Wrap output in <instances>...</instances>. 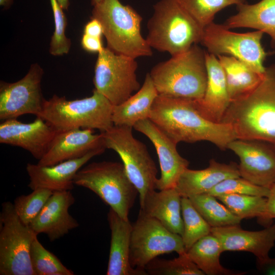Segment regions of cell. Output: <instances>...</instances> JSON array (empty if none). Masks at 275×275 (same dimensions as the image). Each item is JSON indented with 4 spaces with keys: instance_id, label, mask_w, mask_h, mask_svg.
Instances as JSON below:
<instances>
[{
    "instance_id": "1",
    "label": "cell",
    "mask_w": 275,
    "mask_h": 275,
    "mask_svg": "<svg viewBox=\"0 0 275 275\" xmlns=\"http://www.w3.org/2000/svg\"><path fill=\"white\" fill-rule=\"evenodd\" d=\"M149 119L177 144L206 141L225 150L237 139L232 125L207 120L196 109L193 100L158 95Z\"/></svg>"
},
{
    "instance_id": "2",
    "label": "cell",
    "mask_w": 275,
    "mask_h": 275,
    "mask_svg": "<svg viewBox=\"0 0 275 275\" xmlns=\"http://www.w3.org/2000/svg\"><path fill=\"white\" fill-rule=\"evenodd\" d=\"M221 123L232 125L237 139L260 140L275 146V64L266 67L254 90L231 101Z\"/></svg>"
},
{
    "instance_id": "3",
    "label": "cell",
    "mask_w": 275,
    "mask_h": 275,
    "mask_svg": "<svg viewBox=\"0 0 275 275\" xmlns=\"http://www.w3.org/2000/svg\"><path fill=\"white\" fill-rule=\"evenodd\" d=\"M206 53L194 44L186 52L154 66L149 74L158 95L202 99L207 82Z\"/></svg>"
},
{
    "instance_id": "4",
    "label": "cell",
    "mask_w": 275,
    "mask_h": 275,
    "mask_svg": "<svg viewBox=\"0 0 275 275\" xmlns=\"http://www.w3.org/2000/svg\"><path fill=\"white\" fill-rule=\"evenodd\" d=\"M149 46L171 56L186 52L201 42L204 29L177 0H159L147 22Z\"/></svg>"
},
{
    "instance_id": "5",
    "label": "cell",
    "mask_w": 275,
    "mask_h": 275,
    "mask_svg": "<svg viewBox=\"0 0 275 275\" xmlns=\"http://www.w3.org/2000/svg\"><path fill=\"white\" fill-rule=\"evenodd\" d=\"M91 18L101 23L106 47L113 52L136 59L152 55L141 33L143 18L130 6L119 0H101L93 6Z\"/></svg>"
},
{
    "instance_id": "6",
    "label": "cell",
    "mask_w": 275,
    "mask_h": 275,
    "mask_svg": "<svg viewBox=\"0 0 275 275\" xmlns=\"http://www.w3.org/2000/svg\"><path fill=\"white\" fill-rule=\"evenodd\" d=\"M113 107L108 99L94 89L91 96L75 100L54 95L44 100L42 111L36 117L56 130L87 128L103 132L114 125Z\"/></svg>"
},
{
    "instance_id": "7",
    "label": "cell",
    "mask_w": 275,
    "mask_h": 275,
    "mask_svg": "<svg viewBox=\"0 0 275 275\" xmlns=\"http://www.w3.org/2000/svg\"><path fill=\"white\" fill-rule=\"evenodd\" d=\"M74 183L92 191L120 216L129 220L130 210L139 192L128 177L123 163H90L77 172Z\"/></svg>"
},
{
    "instance_id": "8",
    "label": "cell",
    "mask_w": 275,
    "mask_h": 275,
    "mask_svg": "<svg viewBox=\"0 0 275 275\" xmlns=\"http://www.w3.org/2000/svg\"><path fill=\"white\" fill-rule=\"evenodd\" d=\"M132 128L114 125L101 133L105 148L120 156L141 201L148 193L156 189L157 170L146 146L133 136Z\"/></svg>"
},
{
    "instance_id": "9",
    "label": "cell",
    "mask_w": 275,
    "mask_h": 275,
    "mask_svg": "<svg viewBox=\"0 0 275 275\" xmlns=\"http://www.w3.org/2000/svg\"><path fill=\"white\" fill-rule=\"evenodd\" d=\"M29 225L23 223L13 203L5 202L0 212V274L35 275L30 249L35 236Z\"/></svg>"
},
{
    "instance_id": "10",
    "label": "cell",
    "mask_w": 275,
    "mask_h": 275,
    "mask_svg": "<svg viewBox=\"0 0 275 275\" xmlns=\"http://www.w3.org/2000/svg\"><path fill=\"white\" fill-rule=\"evenodd\" d=\"M136 59L116 53L104 47L98 53L94 67L95 90L113 105L121 104L141 88Z\"/></svg>"
},
{
    "instance_id": "11",
    "label": "cell",
    "mask_w": 275,
    "mask_h": 275,
    "mask_svg": "<svg viewBox=\"0 0 275 275\" xmlns=\"http://www.w3.org/2000/svg\"><path fill=\"white\" fill-rule=\"evenodd\" d=\"M186 252L181 236L173 233L158 221L141 210L132 225L130 262L132 267L145 270L147 264L159 255Z\"/></svg>"
},
{
    "instance_id": "12",
    "label": "cell",
    "mask_w": 275,
    "mask_h": 275,
    "mask_svg": "<svg viewBox=\"0 0 275 275\" xmlns=\"http://www.w3.org/2000/svg\"><path fill=\"white\" fill-rule=\"evenodd\" d=\"M263 34V32L257 30L235 33L223 24L212 22L204 28L200 43L210 53L234 57L263 74L266 69L263 64L267 56L261 44Z\"/></svg>"
},
{
    "instance_id": "13",
    "label": "cell",
    "mask_w": 275,
    "mask_h": 275,
    "mask_svg": "<svg viewBox=\"0 0 275 275\" xmlns=\"http://www.w3.org/2000/svg\"><path fill=\"white\" fill-rule=\"evenodd\" d=\"M44 71L37 63L33 64L26 74L14 82L0 83V119L17 118L25 114L37 116L45 100L41 82Z\"/></svg>"
},
{
    "instance_id": "14",
    "label": "cell",
    "mask_w": 275,
    "mask_h": 275,
    "mask_svg": "<svg viewBox=\"0 0 275 275\" xmlns=\"http://www.w3.org/2000/svg\"><path fill=\"white\" fill-rule=\"evenodd\" d=\"M227 149L239 158L241 177L269 188L275 183V146L260 140L235 139Z\"/></svg>"
},
{
    "instance_id": "15",
    "label": "cell",
    "mask_w": 275,
    "mask_h": 275,
    "mask_svg": "<svg viewBox=\"0 0 275 275\" xmlns=\"http://www.w3.org/2000/svg\"><path fill=\"white\" fill-rule=\"evenodd\" d=\"M145 135L153 144L158 156L161 175L156 189L160 190L175 187L189 162L177 150V144L170 139L149 119L140 120L133 127Z\"/></svg>"
},
{
    "instance_id": "16",
    "label": "cell",
    "mask_w": 275,
    "mask_h": 275,
    "mask_svg": "<svg viewBox=\"0 0 275 275\" xmlns=\"http://www.w3.org/2000/svg\"><path fill=\"white\" fill-rule=\"evenodd\" d=\"M0 143L19 147L39 160L46 154L57 130L41 118L24 123L17 118L2 121Z\"/></svg>"
},
{
    "instance_id": "17",
    "label": "cell",
    "mask_w": 275,
    "mask_h": 275,
    "mask_svg": "<svg viewBox=\"0 0 275 275\" xmlns=\"http://www.w3.org/2000/svg\"><path fill=\"white\" fill-rule=\"evenodd\" d=\"M100 149H106L101 132L94 134L93 129L87 128L57 130L48 151L37 164L52 166Z\"/></svg>"
},
{
    "instance_id": "18",
    "label": "cell",
    "mask_w": 275,
    "mask_h": 275,
    "mask_svg": "<svg viewBox=\"0 0 275 275\" xmlns=\"http://www.w3.org/2000/svg\"><path fill=\"white\" fill-rule=\"evenodd\" d=\"M74 202L70 190L53 192L30 227L38 235L46 234L50 241L63 237L79 226L69 213V207Z\"/></svg>"
},
{
    "instance_id": "19",
    "label": "cell",
    "mask_w": 275,
    "mask_h": 275,
    "mask_svg": "<svg viewBox=\"0 0 275 275\" xmlns=\"http://www.w3.org/2000/svg\"><path fill=\"white\" fill-rule=\"evenodd\" d=\"M105 149L93 150L81 157L52 166L28 163L26 170L30 180L28 186L32 190L43 188L53 192L71 190L73 188L77 172L92 158L101 154Z\"/></svg>"
},
{
    "instance_id": "20",
    "label": "cell",
    "mask_w": 275,
    "mask_h": 275,
    "mask_svg": "<svg viewBox=\"0 0 275 275\" xmlns=\"http://www.w3.org/2000/svg\"><path fill=\"white\" fill-rule=\"evenodd\" d=\"M211 233L218 239L223 252H248L257 260H262L269 257V252L274 245L275 224L257 231L244 230L239 225L213 227Z\"/></svg>"
},
{
    "instance_id": "21",
    "label": "cell",
    "mask_w": 275,
    "mask_h": 275,
    "mask_svg": "<svg viewBox=\"0 0 275 275\" xmlns=\"http://www.w3.org/2000/svg\"><path fill=\"white\" fill-rule=\"evenodd\" d=\"M207 82L202 99L194 100L198 112L206 119L221 123L228 108L229 97L225 73L217 57L206 51Z\"/></svg>"
},
{
    "instance_id": "22",
    "label": "cell",
    "mask_w": 275,
    "mask_h": 275,
    "mask_svg": "<svg viewBox=\"0 0 275 275\" xmlns=\"http://www.w3.org/2000/svg\"><path fill=\"white\" fill-rule=\"evenodd\" d=\"M107 221L111 239L107 275H146L145 270L132 267L130 262V246L132 225L129 220L120 216L109 208Z\"/></svg>"
},
{
    "instance_id": "23",
    "label": "cell",
    "mask_w": 275,
    "mask_h": 275,
    "mask_svg": "<svg viewBox=\"0 0 275 275\" xmlns=\"http://www.w3.org/2000/svg\"><path fill=\"white\" fill-rule=\"evenodd\" d=\"M240 177L238 165L219 163L211 159L208 167L194 170L186 169L180 175L175 188L182 197L208 193L222 181Z\"/></svg>"
},
{
    "instance_id": "24",
    "label": "cell",
    "mask_w": 275,
    "mask_h": 275,
    "mask_svg": "<svg viewBox=\"0 0 275 275\" xmlns=\"http://www.w3.org/2000/svg\"><path fill=\"white\" fill-rule=\"evenodd\" d=\"M181 198L175 187L154 190L140 201V210L158 221L171 232L182 236L184 228Z\"/></svg>"
},
{
    "instance_id": "25",
    "label": "cell",
    "mask_w": 275,
    "mask_h": 275,
    "mask_svg": "<svg viewBox=\"0 0 275 275\" xmlns=\"http://www.w3.org/2000/svg\"><path fill=\"white\" fill-rule=\"evenodd\" d=\"M158 94L149 73L140 89L120 104L113 105L112 121L115 126L133 127L138 121L149 119L153 103Z\"/></svg>"
},
{
    "instance_id": "26",
    "label": "cell",
    "mask_w": 275,
    "mask_h": 275,
    "mask_svg": "<svg viewBox=\"0 0 275 275\" xmlns=\"http://www.w3.org/2000/svg\"><path fill=\"white\" fill-rule=\"evenodd\" d=\"M237 6L236 14L229 17L223 25L230 30L248 28L268 35L275 45V0H261L254 4Z\"/></svg>"
},
{
    "instance_id": "27",
    "label": "cell",
    "mask_w": 275,
    "mask_h": 275,
    "mask_svg": "<svg viewBox=\"0 0 275 275\" xmlns=\"http://www.w3.org/2000/svg\"><path fill=\"white\" fill-rule=\"evenodd\" d=\"M216 57L225 73L231 101L252 91L263 77L264 73L257 72L234 57L225 55Z\"/></svg>"
},
{
    "instance_id": "28",
    "label": "cell",
    "mask_w": 275,
    "mask_h": 275,
    "mask_svg": "<svg viewBox=\"0 0 275 275\" xmlns=\"http://www.w3.org/2000/svg\"><path fill=\"white\" fill-rule=\"evenodd\" d=\"M221 244L211 233L195 242L186 252L191 261L207 275H240L243 272L234 271L224 267L219 261L223 253Z\"/></svg>"
},
{
    "instance_id": "29",
    "label": "cell",
    "mask_w": 275,
    "mask_h": 275,
    "mask_svg": "<svg viewBox=\"0 0 275 275\" xmlns=\"http://www.w3.org/2000/svg\"><path fill=\"white\" fill-rule=\"evenodd\" d=\"M188 198L211 228L239 225L242 220L232 213L224 204L219 203L213 195L203 194Z\"/></svg>"
},
{
    "instance_id": "30",
    "label": "cell",
    "mask_w": 275,
    "mask_h": 275,
    "mask_svg": "<svg viewBox=\"0 0 275 275\" xmlns=\"http://www.w3.org/2000/svg\"><path fill=\"white\" fill-rule=\"evenodd\" d=\"M183 233L181 236L186 252L198 240L211 233V226L195 208L188 198H181Z\"/></svg>"
},
{
    "instance_id": "31",
    "label": "cell",
    "mask_w": 275,
    "mask_h": 275,
    "mask_svg": "<svg viewBox=\"0 0 275 275\" xmlns=\"http://www.w3.org/2000/svg\"><path fill=\"white\" fill-rule=\"evenodd\" d=\"M216 197L241 219L255 217L261 219L264 214L266 197L236 194H224Z\"/></svg>"
},
{
    "instance_id": "32",
    "label": "cell",
    "mask_w": 275,
    "mask_h": 275,
    "mask_svg": "<svg viewBox=\"0 0 275 275\" xmlns=\"http://www.w3.org/2000/svg\"><path fill=\"white\" fill-rule=\"evenodd\" d=\"M180 5L203 29L213 22L219 11L232 5L247 3L246 0H177Z\"/></svg>"
},
{
    "instance_id": "33",
    "label": "cell",
    "mask_w": 275,
    "mask_h": 275,
    "mask_svg": "<svg viewBox=\"0 0 275 275\" xmlns=\"http://www.w3.org/2000/svg\"><path fill=\"white\" fill-rule=\"evenodd\" d=\"M30 258L35 275H73L51 252L40 242L37 235L34 238L30 249Z\"/></svg>"
},
{
    "instance_id": "34",
    "label": "cell",
    "mask_w": 275,
    "mask_h": 275,
    "mask_svg": "<svg viewBox=\"0 0 275 275\" xmlns=\"http://www.w3.org/2000/svg\"><path fill=\"white\" fill-rule=\"evenodd\" d=\"M173 259L155 258L145 267L147 274L204 275V272L191 261L186 252Z\"/></svg>"
},
{
    "instance_id": "35",
    "label": "cell",
    "mask_w": 275,
    "mask_h": 275,
    "mask_svg": "<svg viewBox=\"0 0 275 275\" xmlns=\"http://www.w3.org/2000/svg\"><path fill=\"white\" fill-rule=\"evenodd\" d=\"M52 193L53 191L48 189L39 188L33 190L30 194L17 197L13 204L21 222L26 225H30Z\"/></svg>"
},
{
    "instance_id": "36",
    "label": "cell",
    "mask_w": 275,
    "mask_h": 275,
    "mask_svg": "<svg viewBox=\"0 0 275 275\" xmlns=\"http://www.w3.org/2000/svg\"><path fill=\"white\" fill-rule=\"evenodd\" d=\"M49 1L53 12L54 30L51 37L49 51L52 56H63L69 52L71 45V40L65 35L67 20L63 9L57 0Z\"/></svg>"
},
{
    "instance_id": "37",
    "label": "cell",
    "mask_w": 275,
    "mask_h": 275,
    "mask_svg": "<svg viewBox=\"0 0 275 275\" xmlns=\"http://www.w3.org/2000/svg\"><path fill=\"white\" fill-rule=\"evenodd\" d=\"M270 189L255 184L241 177L225 179L211 189L208 193L217 197L224 194H236L257 196L267 198Z\"/></svg>"
},
{
    "instance_id": "38",
    "label": "cell",
    "mask_w": 275,
    "mask_h": 275,
    "mask_svg": "<svg viewBox=\"0 0 275 275\" xmlns=\"http://www.w3.org/2000/svg\"><path fill=\"white\" fill-rule=\"evenodd\" d=\"M82 48L86 51L91 53H99L104 48L102 45V38L84 34L81 39Z\"/></svg>"
},
{
    "instance_id": "39",
    "label": "cell",
    "mask_w": 275,
    "mask_h": 275,
    "mask_svg": "<svg viewBox=\"0 0 275 275\" xmlns=\"http://www.w3.org/2000/svg\"><path fill=\"white\" fill-rule=\"evenodd\" d=\"M268 196L266 198V204L264 214L261 219L263 222H268L275 218V183L269 188Z\"/></svg>"
},
{
    "instance_id": "40",
    "label": "cell",
    "mask_w": 275,
    "mask_h": 275,
    "mask_svg": "<svg viewBox=\"0 0 275 275\" xmlns=\"http://www.w3.org/2000/svg\"><path fill=\"white\" fill-rule=\"evenodd\" d=\"M84 34L102 38L103 30L101 23L98 19L91 18L85 25Z\"/></svg>"
},
{
    "instance_id": "41",
    "label": "cell",
    "mask_w": 275,
    "mask_h": 275,
    "mask_svg": "<svg viewBox=\"0 0 275 275\" xmlns=\"http://www.w3.org/2000/svg\"><path fill=\"white\" fill-rule=\"evenodd\" d=\"M257 261V267L260 272L264 274L275 275V258L269 257Z\"/></svg>"
},
{
    "instance_id": "42",
    "label": "cell",
    "mask_w": 275,
    "mask_h": 275,
    "mask_svg": "<svg viewBox=\"0 0 275 275\" xmlns=\"http://www.w3.org/2000/svg\"><path fill=\"white\" fill-rule=\"evenodd\" d=\"M63 10H68L69 6V0H57Z\"/></svg>"
},
{
    "instance_id": "43",
    "label": "cell",
    "mask_w": 275,
    "mask_h": 275,
    "mask_svg": "<svg viewBox=\"0 0 275 275\" xmlns=\"http://www.w3.org/2000/svg\"><path fill=\"white\" fill-rule=\"evenodd\" d=\"M13 0H0V5L5 8L9 7L12 4Z\"/></svg>"
},
{
    "instance_id": "44",
    "label": "cell",
    "mask_w": 275,
    "mask_h": 275,
    "mask_svg": "<svg viewBox=\"0 0 275 275\" xmlns=\"http://www.w3.org/2000/svg\"><path fill=\"white\" fill-rule=\"evenodd\" d=\"M100 1L101 0H91V4L92 6H93L94 5L100 2Z\"/></svg>"
}]
</instances>
